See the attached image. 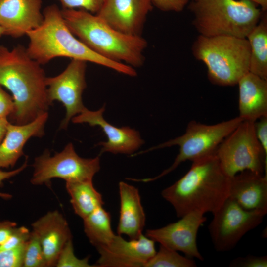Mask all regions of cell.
<instances>
[{
  "mask_svg": "<svg viewBox=\"0 0 267 267\" xmlns=\"http://www.w3.org/2000/svg\"><path fill=\"white\" fill-rule=\"evenodd\" d=\"M229 184L215 152L192 161L188 172L161 195L179 218L192 211L213 214L229 197Z\"/></svg>",
  "mask_w": 267,
  "mask_h": 267,
  "instance_id": "obj_1",
  "label": "cell"
},
{
  "mask_svg": "<svg viewBox=\"0 0 267 267\" xmlns=\"http://www.w3.org/2000/svg\"><path fill=\"white\" fill-rule=\"evenodd\" d=\"M45 73L41 65L18 45L11 50L3 47L0 53V85L12 93L13 117L17 124L34 120L47 112L49 100Z\"/></svg>",
  "mask_w": 267,
  "mask_h": 267,
  "instance_id": "obj_2",
  "label": "cell"
},
{
  "mask_svg": "<svg viewBox=\"0 0 267 267\" xmlns=\"http://www.w3.org/2000/svg\"><path fill=\"white\" fill-rule=\"evenodd\" d=\"M43 14L42 24L26 35L29 40L27 51L41 65L55 58L64 57L92 62L129 76L137 75L134 68L98 55L76 38L67 26L61 10L56 4L46 7Z\"/></svg>",
  "mask_w": 267,
  "mask_h": 267,
  "instance_id": "obj_3",
  "label": "cell"
},
{
  "mask_svg": "<svg viewBox=\"0 0 267 267\" xmlns=\"http://www.w3.org/2000/svg\"><path fill=\"white\" fill-rule=\"evenodd\" d=\"M67 26L83 43L98 55L133 68L141 67L147 41L121 33L97 15L82 9H61Z\"/></svg>",
  "mask_w": 267,
  "mask_h": 267,
  "instance_id": "obj_4",
  "label": "cell"
},
{
  "mask_svg": "<svg viewBox=\"0 0 267 267\" xmlns=\"http://www.w3.org/2000/svg\"><path fill=\"white\" fill-rule=\"evenodd\" d=\"M188 8L193 26L205 37L246 38L264 12L247 0H192Z\"/></svg>",
  "mask_w": 267,
  "mask_h": 267,
  "instance_id": "obj_5",
  "label": "cell"
},
{
  "mask_svg": "<svg viewBox=\"0 0 267 267\" xmlns=\"http://www.w3.org/2000/svg\"><path fill=\"white\" fill-rule=\"evenodd\" d=\"M192 52L205 64L208 78L215 85L234 86L249 72L250 47L246 38L199 35Z\"/></svg>",
  "mask_w": 267,
  "mask_h": 267,
  "instance_id": "obj_6",
  "label": "cell"
},
{
  "mask_svg": "<svg viewBox=\"0 0 267 267\" xmlns=\"http://www.w3.org/2000/svg\"><path fill=\"white\" fill-rule=\"evenodd\" d=\"M243 121L238 116L213 125L190 121L182 135L138 153L174 145L179 147V153L169 168L154 178L139 179V181L147 182L155 180L174 170L184 161L192 162L215 153L222 140Z\"/></svg>",
  "mask_w": 267,
  "mask_h": 267,
  "instance_id": "obj_7",
  "label": "cell"
},
{
  "mask_svg": "<svg viewBox=\"0 0 267 267\" xmlns=\"http://www.w3.org/2000/svg\"><path fill=\"white\" fill-rule=\"evenodd\" d=\"M254 122L243 121L216 150L222 170L230 178L244 171L267 175V158L257 138Z\"/></svg>",
  "mask_w": 267,
  "mask_h": 267,
  "instance_id": "obj_8",
  "label": "cell"
},
{
  "mask_svg": "<svg viewBox=\"0 0 267 267\" xmlns=\"http://www.w3.org/2000/svg\"><path fill=\"white\" fill-rule=\"evenodd\" d=\"M34 171L30 179L34 185L49 184L55 178L66 182L92 180L100 169L99 156L83 158L75 152L72 143H68L63 150L51 156L45 151L35 159Z\"/></svg>",
  "mask_w": 267,
  "mask_h": 267,
  "instance_id": "obj_9",
  "label": "cell"
},
{
  "mask_svg": "<svg viewBox=\"0 0 267 267\" xmlns=\"http://www.w3.org/2000/svg\"><path fill=\"white\" fill-rule=\"evenodd\" d=\"M267 213L246 210L228 197L213 214L208 226L215 250L227 252L233 249L244 235L261 223Z\"/></svg>",
  "mask_w": 267,
  "mask_h": 267,
  "instance_id": "obj_10",
  "label": "cell"
},
{
  "mask_svg": "<svg viewBox=\"0 0 267 267\" xmlns=\"http://www.w3.org/2000/svg\"><path fill=\"white\" fill-rule=\"evenodd\" d=\"M87 62L72 59L66 69L58 75L46 78L47 95L49 101L57 100L66 109V115L60 128L66 129L72 118L86 108L82 94L87 87L86 71Z\"/></svg>",
  "mask_w": 267,
  "mask_h": 267,
  "instance_id": "obj_11",
  "label": "cell"
},
{
  "mask_svg": "<svg viewBox=\"0 0 267 267\" xmlns=\"http://www.w3.org/2000/svg\"><path fill=\"white\" fill-rule=\"evenodd\" d=\"M204 215L198 211L189 212L176 222L147 230L146 236L161 245L183 252L188 257L203 261L197 247V236L200 227L207 220Z\"/></svg>",
  "mask_w": 267,
  "mask_h": 267,
  "instance_id": "obj_12",
  "label": "cell"
},
{
  "mask_svg": "<svg viewBox=\"0 0 267 267\" xmlns=\"http://www.w3.org/2000/svg\"><path fill=\"white\" fill-rule=\"evenodd\" d=\"M98 267H141L156 253L155 242L143 234L135 239L125 240L115 235L107 245L98 249Z\"/></svg>",
  "mask_w": 267,
  "mask_h": 267,
  "instance_id": "obj_13",
  "label": "cell"
},
{
  "mask_svg": "<svg viewBox=\"0 0 267 267\" xmlns=\"http://www.w3.org/2000/svg\"><path fill=\"white\" fill-rule=\"evenodd\" d=\"M152 9L150 0H104L96 15L121 33L141 36Z\"/></svg>",
  "mask_w": 267,
  "mask_h": 267,
  "instance_id": "obj_14",
  "label": "cell"
},
{
  "mask_svg": "<svg viewBox=\"0 0 267 267\" xmlns=\"http://www.w3.org/2000/svg\"><path fill=\"white\" fill-rule=\"evenodd\" d=\"M104 111L105 106L97 111L86 108L71 119L74 123H87L91 126H97L102 129L108 140L98 144L102 146L100 154L105 152L132 154L144 143L137 131L129 127L118 128L109 124L103 117Z\"/></svg>",
  "mask_w": 267,
  "mask_h": 267,
  "instance_id": "obj_15",
  "label": "cell"
},
{
  "mask_svg": "<svg viewBox=\"0 0 267 267\" xmlns=\"http://www.w3.org/2000/svg\"><path fill=\"white\" fill-rule=\"evenodd\" d=\"M42 0H0V26L17 38L38 27L44 19Z\"/></svg>",
  "mask_w": 267,
  "mask_h": 267,
  "instance_id": "obj_16",
  "label": "cell"
},
{
  "mask_svg": "<svg viewBox=\"0 0 267 267\" xmlns=\"http://www.w3.org/2000/svg\"><path fill=\"white\" fill-rule=\"evenodd\" d=\"M31 226L41 243L47 267L55 266L63 247L72 238L67 220L61 213L55 210L38 219Z\"/></svg>",
  "mask_w": 267,
  "mask_h": 267,
  "instance_id": "obj_17",
  "label": "cell"
},
{
  "mask_svg": "<svg viewBox=\"0 0 267 267\" xmlns=\"http://www.w3.org/2000/svg\"><path fill=\"white\" fill-rule=\"evenodd\" d=\"M48 116L47 112L25 124L14 125L9 122L0 144V169L14 166L23 155V147L29 139L43 136Z\"/></svg>",
  "mask_w": 267,
  "mask_h": 267,
  "instance_id": "obj_18",
  "label": "cell"
},
{
  "mask_svg": "<svg viewBox=\"0 0 267 267\" xmlns=\"http://www.w3.org/2000/svg\"><path fill=\"white\" fill-rule=\"evenodd\" d=\"M229 197L246 210L267 212V175L244 171L230 178Z\"/></svg>",
  "mask_w": 267,
  "mask_h": 267,
  "instance_id": "obj_19",
  "label": "cell"
},
{
  "mask_svg": "<svg viewBox=\"0 0 267 267\" xmlns=\"http://www.w3.org/2000/svg\"><path fill=\"white\" fill-rule=\"evenodd\" d=\"M238 108L243 121L267 116V80L250 72L238 81Z\"/></svg>",
  "mask_w": 267,
  "mask_h": 267,
  "instance_id": "obj_20",
  "label": "cell"
},
{
  "mask_svg": "<svg viewBox=\"0 0 267 267\" xmlns=\"http://www.w3.org/2000/svg\"><path fill=\"white\" fill-rule=\"evenodd\" d=\"M120 209L117 233L126 235L130 239L138 238L142 234L146 216L138 190L123 181L119 183Z\"/></svg>",
  "mask_w": 267,
  "mask_h": 267,
  "instance_id": "obj_21",
  "label": "cell"
},
{
  "mask_svg": "<svg viewBox=\"0 0 267 267\" xmlns=\"http://www.w3.org/2000/svg\"><path fill=\"white\" fill-rule=\"evenodd\" d=\"M65 187L75 213L82 219L104 204L92 180L66 182Z\"/></svg>",
  "mask_w": 267,
  "mask_h": 267,
  "instance_id": "obj_22",
  "label": "cell"
},
{
  "mask_svg": "<svg viewBox=\"0 0 267 267\" xmlns=\"http://www.w3.org/2000/svg\"><path fill=\"white\" fill-rule=\"evenodd\" d=\"M250 47L249 72L267 80V16L262 17L247 36Z\"/></svg>",
  "mask_w": 267,
  "mask_h": 267,
  "instance_id": "obj_23",
  "label": "cell"
},
{
  "mask_svg": "<svg viewBox=\"0 0 267 267\" xmlns=\"http://www.w3.org/2000/svg\"><path fill=\"white\" fill-rule=\"evenodd\" d=\"M83 220L85 234L96 249L107 245L114 237L110 214L103 207L97 208Z\"/></svg>",
  "mask_w": 267,
  "mask_h": 267,
  "instance_id": "obj_24",
  "label": "cell"
},
{
  "mask_svg": "<svg viewBox=\"0 0 267 267\" xmlns=\"http://www.w3.org/2000/svg\"><path fill=\"white\" fill-rule=\"evenodd\" d=\"M146 267H195L193 258L184 257L177 251L160 245L158 251L146 264Z\"/></svg>",
  "mask_w": 267,
  "mask_h": 267,
  "instance_id": "obj_25",
  "label": "cell"
},
{
  "mask_svg": "<svg viewBox=\"0 0 267 267\" xmlns=\"http://www.w3.org/2000/svg\"><path fill=\"white\" fill-rule=\"evenodd\" d=\"M47 267L40 241L36 234L31 231L25 249L23 267Z\"/></svg>",
  "mask_w": 267,
  "mask_h": 267,
  "instance_id": "obj_26",
  "label": "cell"
},
{
  "mask_svg": "<svg viewBox=\"0 0 267 267\" xmlns=\"http://www.w3.org/2000/svg\"><path fill=\"white\" fill-rule=\"evenodd\" d=\"M89 257L79 259L74 253L72 238L70 239L62 249L56 263L57 267H93L89 264Z\"/></svg>",
  "mask_w": 267,
  "mask_h": 267,
  "instance_id": "obj_27",
  "label": "cell"
},
{
  "mask_svg": "<svg viewBox=\"0 0 267 267\" xmlns=\"http://www.w3.org/2000/svg\"><path fill=\"white\" fill-rule=\"evenodd\" d=\"M26 242L12 248L0 250V267H23Z\"/></svg>",
  "mask_w": 267,
  "mask_h": 267,
  "instance_id": "obj_28",
  "label": "cell"
},
{
  "mask_svg": "<svg viewBox=\"0 0 267 267\" xmlns=\"http://www.w3.org/2000/svg\"><path fill=\"white\" fill-rule=\"evenodd\" d=\"M62 9H82L96 14L100 9L104 0H57Z\"/></svg>",
  "mask_w": 267,
  "mask_h": 267,
  "instance_id": "obj_29",
  "label": "cell"
},
{
  "mask_svg": "<svg viewBox=\"0 0 267 267\" xmlns=\"http://www.w3.org/2000/svg\"><path fill=\"white\" fill-rule=\"evenodd\" d=\"M30 233L31 231L26 227L17 226L8 239L0 246V250L12 248L26 243Z\"/></svg>",
  "mask_w": 267,
  "mask_h": 267,
  "instance_id": "obj_30",
  "label": "cell"
},
{
  "mask_svg": "<svg viewBox=\"0 0 267 267\" xmlns=\"http://www.w3.org/2000/svg\"><path fill=\"white\" fill-rule=\"evenodd\" d=\"M229 266L232 267H267V257L250 255L239 257L232 260Z\"/></svg>",
  "mask_w": 267,
  "mask_h": 267,
  "instance_id": "obj_31",
  "label": "cell"
},
{
  "mask_svg": "<svg viewBox=\"0 0 267 267\" xmlns=\"http://www.w3.org/2000/svg\"><path fill=\"white\" fill-rule=\"evenodd\" d=\"M150 0L153 6L164 12H181L189 3V0Z\"/></svg>",
  "mask_w": 267,
  "mask_h": 267,
  "instance_id": "obj_32",
  "label": "cell"
},
{
  "mask_svg": "<svg viewBox=\"0 0 267 267\" xmlns=\"http://www.w3.org/2000/svg\"><path fill=\"white\" fill-rule=\"evenodd\" d=\"M254 126L257 138L267 158V116L262 117L255 121Z\"/></svg>",
  "mask_w": 267,
  "mask_h": 267,
  "instance_id": "obj_33",
  "label": "cell"
},
{
  "mask_svg": "<svg viewBox=\"0 0 267 267\" xmlns=\"http://www.w3.org/2000/svg\"><path fill=\"white\" fill-rule=\"evenodd\" d=\"M14 110L13 98L5 92L0 85V118H7Z\"/></svg>",
  "mask_w": 267,
  "mask_h": 267,
  "instance_id": "obj_34",
  "label": "cell"
},
{
  "mask_svg": "<svg viewBox=\"0 0 267 267\" xmlns=\"http://www.w3.org/2000/svg\"><path fill=\"white\" fill-rule=\"evenodd\" d=\"M27 166V159L24 163L19 168L11 171H3L0 170V185L3 181L14 177L23 171ZM11 194L0 191V198L3 199H10L12 198Z\"/></svg>",
  "mask_w": 267,
  "mask_h": 267,
  "instance_id": "obj_35",
  "label": "cell"
},
{
  "mask_svg": "<svg viewBox=\"0 0 267 267\" xmlns=\"http://www.w3.org/2000/svg\"><path fill=\"white\" fill-rule=\"evenodd\" d=\"M17 226V223L15 222L9 220L0 221V246L8 239Z\"/></svg>",
  "mask_w": 267,
  "mask_h": 267,
  "instance_id": "obj_36",
  "label": "cell"
},
{
  "mask_svg": "<svg viewBox=\"0 0 267 267\" xmlns=\"http://www.w3.org/2000/svg\"><path fill=\"white\" fill-rule=\"evenodd\" d=\"M8 123L7 118H0V144L4 137Z\"/></svg>",
  "mask_w": 267,
  "mask_h": 267,
  "instance_id": "obj_37",
  "label": "cell"
},
{
  "mask_svg": "<svg viewBox=\"0 0 267 267\" xmlns=\"http://www.w3.org/2000/svg\"><path fill=\"white\" fill-rule=\"evenodd\" d=\"M255 3L258 6L261 7L263 11H266L267 10V0H247Z\"/></svg>",
  "mask_w": 267,
  "mask_h": 267,
  "instance_id": "obj_38",
  "label": "cell"
},
{
  "mask_svg": "<svg viewBox=\"0 0 267 267\" xmlns=\"http://www.w3.org/2000/svg\"><path fill=\"white\" fill-rule=\"evenodd\" d=\"M5 35L4 31L2 27L0 26V36Z\"/></svg>",
  "mask_w": 267,
  "mask_h": 267,
  "instance_id": "obj_39",
  "label": "cell"
},
{
  "mask_svg": "<svg viewBox=\"0 0 267 267\" xmlns=\"http://www.w3.org/2000/svg\"><path fill=\"white\" fill-rule=\"evenodd\" d=\"M3 46L0 45V53L1 52V50H2L3 48Z\"/></svg>",
  "mask_w": 267,
  "mask_h": 267,
  "instance_id": "obj_40",
  "label": "cell"
}]
</instances>
